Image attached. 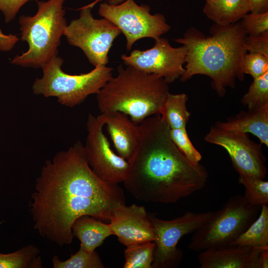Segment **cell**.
<instances>
[{"instance_id": "cell-1", "label": "cell", "mask_w": 268, "mask_h": 268, "mask_svg": "<svg viewBox=\"0 0 268 268\" xmlns=\"http://www.w3.org/2000/svg\"><path fill=\"white\" fill-rule=\"evenodd\" d=\"M122 204H126L123 190L94 174L83 145L78 140L45 162L29 206L34 228L41 236L63 246L72 242L71 227L78 217L89 215L110 220L113 209Z\"/></svg>"}, {"instance_id": "cell-2", "label": "cell", "mask_w": 268, "mask_h": 268, "mask_svg": "<svg viewBox=\"0 0 268 268\" xmlns=\"http://www.w3.org/2000/svg\"><path fill=\"white\" fill-rule=\"evenodd\" d=\"M170 130L160 114L138 124L137 147L128 161L123 182L137 200L174 203L202 189L206 183V169L200 163H193L179 150L170 138Z\"/></svg>"}, {"instance_id": "cell-3", "label": "cell", "mask_w": 268, "mask_h": 268, "mask_svg": "<svg viewBox=\"0 0 268 268\" xmlns=\"http://www.w3.org/2000/svg\"><path fill=\"white\" fill-rule=\"evenodd\" d=\"M206 36L191 27L183 37L174 39L187 49L185 72L180 78L185 82L197 74L212 79L211 86L217 94L223 97L226 88H234L237 79L243 81L242 64L247 53L246 35L240 22L227 25L215 24Z\"/></svg>"}, {"instance_id": "cell-4", "label": "cell", "mask_w": 268, "mask_h": 268, "mask_svg": "<svg viewBox=\"0 0 268 268\" xmlns=\"http://www.w3.org/2000/svg\"><path fill=\"white\" fill-rule=\"evenodd\" d=\"M112 77L97 94L101 113L119 111L139 124L150 116L160 114L169 93L168 83L162 77L127 66L117 67Z\"/></svg>"}, {"instance_id": "cell-5", "label": "cell", "mask_w": 268, "mask_h": 268, "mask_svg": "<svg viewBox=\"0 0 268 268\" xmlns=\"http://www.w3.org/2000/svg\"><path fill=\"white\" fill-rule=\"evenodd\" d=\"M66 0H37L35 15L19 17L20 39L28 43V49L15 56L11 64L42 68L58 56L61 38L67 25L63 7Z\"/></svg>"}, {"instance_id": "cell-6", "label": "cell", "mask_w": 268, "mask_h": 268, "mask_svg": "<svg viewBox=\"0 0 268 268\" xmlns=\"http://www.w3.org/2000/svg\"><path fill=\"white\" fill-rule=\"evenodd\" d=\"M63 60L57 56L42 67V77L37 78L32 85L34 94L55 97L61 104L73 107L89 95L97 94L112 77L113 69L106 66L95 67L87 73L71 75L63 71Z\"/></svg>"}, {"instance_id": "cell-7", "label": "cell", "mask_w": 268, "mask_h": 268, "mask_svg": "<svg viewBox=\"0 0 268 268\" xmlns=\"http://www.w3.org/2000/svg\"><path fill=\"white\" fill-rule=\"evenodd\" d=\"M261 209V205L250 203L242 195L232 196L193 232L189 248L201 252L230 245L257 218Z\"/></svg>"}, {"instance_id": "cell-8", "label": "cell", "mask_w": 268, "mask_h": 268, "mask_svg": "<svg viewBox=\"0 0 268 268\" xmlns=\"http://www.w3.org/2000/svg\"><path fill=\"white\" fill-rule=\"evenodd\" d=\"M93 7L80 8L79 17L67 25L64 35L68 43L80 48L89 63L95 67L106 66L108 53L120 30L109 20L96 19L91 13Z\"/></svg>"}, {"instance_id": "cell-9", "label": "cell", "mask_w": 268, "mask_h": 268, "mask_svg": "<svg viewBox=\"0 0 268 268\" xmlns=\"http://www.w3.org/2000/svg\"><path fill=\"white\" fill-rule=\"evenodd\" d=\"M148 5H138L134 0H126L118 5L101 3L98 13L124 34L126 48L129 51L136 41L144 38L156 40L170 30L163 14H151Z\"/></svg>"}, {"instance_id": "cell-10", "label": "cell", "mask_w": 268, "mask_h": 268, "mask_svg": "<svg viewBox=\"0 0 268 268\" xmlns=\"http://www.w3.org/2000/svg\"><path fill=\"white\" fill-rule=\"evenodd\" d=\"M213 211H187L170 220L160 219L148 214L155 234L154 260L152 268H175L182 262L183 254L177 247L185 235L193 233L204 223Z\"/></svg>"}, {"instance_id": "cell-11", "label": "cell", "mask_w": 268, "mask_h": 268, "mask_svg": "<svg viewBox=\"0 0 268 268\" xmlns=\"http://www.w3.org/2000/svg\"><path fill=\"white\" fill-rule=\"evenodd\" d=\"M208 143L224 148L239 175L264 179L267 171L266 158L261 143L249 138L248 134L212 126L204 136Z\"/></svg>"}, {"instance_id": "cell-12", "label": "cell", "mask_w": 268, "mask_h": 268, "mask_svg": "<svg viewBox=\"0 0 268 268\" xmlns=\"http://www.w3.org/2000/svg\"><path fill=\"white\" fill-rule=\"evenodd\" d=\"M104 123L98 115H88L87 135L84 150L87 162L94 174L102 180L118 184L126 179L129 162L116 154L103 132Z\"/></svg>"}, {"instance_id": "cell-13", "label": "cell", "mask_w": 268, "mask_h": 268, "mask_svg": "<svg viewBox=\"0 0 268 268\" xmlns=\"http://www.w3.org/2000/svg\"><path fill=\"white\" fill-rule=\"evenodd\" d=\"M155 44L146 50L135 49L121 59L130 66L144 72L158 75L169 84L180 78L185 72L187 49L185 46H171L163 37L155 40Z\"/></svg>"}, {"instance_id": "cell-14", "label": "cell", "mask_w": 268, "mask_h": 268, "mask_svg": "<svg viewBox=\"0 0 268 268\" xmlns=\"http://www.w3.org/2000/svg\"><path fill=\"white\" fill-rule=\"evenodd\" d=\"M109 221L113 235L126 247L155 240L152 223L143 206L120 204L113 209Z\"/></svg>"}, {"instance_id": "cell-15", "label": "cell", "mask_w": 268, "mask_h": 268, "mask_svg": "<svg viewBox=\"0 0 268 268\" xmlns=\"http://www.w3.org/2000/svg\"><path fill=\"white\" fill-rule=\"evenodd\" d=\"M200 268H268V247L228 245L200 252Z\"/></svg>"}, {"instance_id": "cell-16", "label": "cell", "mask_w": 268, "mask_h": 268, "mask_svg": "<svg viewBox=\"0 0 268 268\" xmlns=\"http://www.w3.org/2000/svg\"><path fill=\"white\" fill-rule=\"evenodd\" d=\"M99 116L106 126L118 154L128 161L137 147L138 124L133 122L127 114L119 111L102 113Z\"/></svg>"}, {"instance_id": "cell-17", "label": "cell", "mask_w": 268, "mask_h": 268, "mask_svg": "<svg viewBox=\"0 0 268 268\" xmlns=\"http://www.w3.org/2000/svg\"><path fill=\"white\" fill-rule=\"evenodd\" d=\"M214 125L226 130L252 134L259 139L261 144L268 146V104L247 112L241 111L224 122H216Z\"/></svg>"}, {"instance_id": "cell-18", "label": "cell", "mask_w": 268, "mask_h": 268, "mask_svg": "<svg viewBox=\"0 0 268 268\" xmlns=\"http://www.w3.org/2000/svg\"><path fill=\"white\" fill-rule=\"evenodd\" d=\"M72 233L80 242L81 249L92 252L109 236L113 235L111 225L89 215H82L75 220Z\"/></svg>"}, {"instance_id": "cell-19", "label": "cell", "mask_w": 268, "mask_h": 268, "mask_svg": "<svg viewBox=\"0 0 268 268\" xmlns=\"http://www.w3.org/2000/svg\"><path fill=\"white\" fill-rule=\"evenodd\" d=\"M203 12L215 24L235 23L249 12L247 0H205Z\"/></svg>"}, {"instance_id": "cell-20", "label": "cell", "mask_w": 268, "mask_h": 268, "mask_svg": "<svg viewBox=\"0 0 268 268\" xmlns=\"http://www.w3.org/2000/svg\"><path fill=\"white\" fill-rule=\"evenodd\" d=\"M188 95L184 93L168 94L160 115L170 129L186 128L191 116L187 108Z\"/></svg>"}, {"instance_id": "cell-21", "label": "cell", "mask_w": 268, "mask_h": 268, "mask_svg": "<svg viewBox=\"0 0 268 268\" xmlns=\"http://www.w3.org/2000/svg\"><path fill=\"white\" fill-rule=\"evenodd\" d=\"M230 245L246 246L252 248L268 247V207L261 206L257 218Z\"/></svg>"}, {"instance_id": "cell-22", "label": "cell", "mask_w": 268, "mask_h": 268, "mask_svg": "<svg viewBox=\"0 0 268 268\" xmlns=\"http://www.w3.org/2000/svg\"><path fill=\"white\" fill-rule=\"evenodd\" d=\"M40 249L29 244L11 253H0V268H43Z\"/></svg>"}, {"instance_id": "cell-23", "label": "cell", "mask_w": 268, "mask_h": 268, "mask_svg": "<svg viewBox=\"0 0 268 268\" xmlns=\"http://www.w3.org/2000/svg\"><path fill=\"white\" fill-rule=\"evenodd\" d=\"M153 241L134 244L127 246L124 268H152L154 260Z\"/></svg>"}, {"instance_id": "cell-24", "label": "cell", "mask_w": 268, "mask_h": 268, "mask_svg": "<svg viewBox=\"0 0 268 268\" xmlns=\"http://www.w3.org/2000/svg\"><path fill=\"white\" fill-rule=\"evenodd\" d=\"M54 268H103L100 256L95 251L87 252L81 248L75 254L65 261H61L58 256L52 258Z\"/></svg>"}, {"instance_id": "cell-25", "label": "cell", "mask_w": 268, "mask_h": 268, "mask_svg": "<svg viewBox=\"0 0 268 268\" xmlns=\"http://www.w3.org/2000/svg\"><path fill=\"white\" fill-rule=\"evenodd\" d=\"M241 103L248 110L259 108L268 104V71L253 79L248 91L243 95Z\"/></svg>"}, {"instance_id": "cell-26", "label": "cell", "mask_w": 268, "mask_h": 268, "mask_svg": "<svg viewBox=\"0 0 268 268\" xmlns=\"http://www.w3.org/2000/svg\"><path fill=\"white\" fill-rule=\"evenodd\" d=\"M239 184L245 188L244 197L251 203L268 204V182L255 177L239 175Z\"/></svg>"}, {"instance_id": "cell-27", "label": "cell", "mask_w": 268, "mask_h": 268, "mask_svg": "<svg viewBox=\"0 0 268 268\" xmlns=\"http://www.w3.org/2000/svg\"><path fill=\"white\" fill-rule=\"evenodd\" d=\"M169 134L177 148L191 162L196 164L200 163L202 156L191 142L186 128L170 129Z\"/></svg>"}, {"instance_id": "cell-28", "label": "cell", "mask_w": 268, "mask_h": 268, "mask_svg": "<svg viewBox=\"0 0 268 268\" xmlns=\"http://www.w3.org/2000/svg\"><path fill=\"white\" fill-rule=\"evenodd\" d=\"M247 36H256L268 31V11L246 14L240 22Z\"/></svg>"}, {"instance_id": "cell-29", "label": "cell", "mask_w": 268, "mask_h": 268, "mask_svg": "<svg viewBox=\"0 0 268 268\" xmlns=\"http://www.w3.org/2000/svg\"><path fill=\"white\" fill-rule=\"evenodd\" d=\"M242 68L244 74L251 75L253 79L258 78L268 71V57L247 53L243 58Z\"/></svg>"}, {"instance_id": "cell-30", "label": "cell", "mask_w": 268, "mask_h": 268, "mask_svg": "<svg viewBox=\"0 0 268 268\" xmlns=\"http://www.w3.org/2000/svg\"><path fill=\"white\" fill-rule=\"evenodd\" d=\"M247 52L268 57V31L256 36H246Z\"/></svg>"}, {"instance_id": "cell-31", "label": "cell", "mask_w": 268, "mask_h": 268, "mask_svg": "<svg viewBox=\"0 0 268 268\" xmlns=\"http://www.w3.org/2000/svg\"><path fill=\"white\" fill-rule=\"evenodd\" d=\"M38 0H0V11L4 15L6 23L13 20L20 9L29 1Z\"/></svg>"}, {"instance_id": "cell-32", "label": "cell", "mask_w": 268, "mask_h": 268, "mask_svg": "<svg viewBox=\"0 0 268 268\" xmlns=\"http://www.w3.org/2000/svg\"><path fill=\"white\" fill-rule=\"evenodd\" d=\"M16 35L13 34H5L0 29V50L9 51L12 49L18 41Z\"/></svg>"}, {"instance_id": "cell-33", "label": "cell", "mask_w": 268, "mask_h": 268, "mask_svg": "<svg viewBox=\"0 0 268 268\" xmlns=\"http://www.w3.org/2000/svg\"><path fill=\"white\" fill-rule=\"evenodd\" d=\"M249 11L262 13L268 11V0H247Z\"/></svg>"}, {"instance_id": "cell-34", "label": "cell", "mask_w": 268, "mask_h": 268, "mask_svg": "<svg viewBox=\"0 0 268 268\" xmlns=\"http://www.w3.org/2000/svg\"><path fill=\"white\" fill-rule=\"evenodd\" d=\"M102 0H96L95 1L88 4L89 5L93 7L94 5L97 2ZM126 0H108L107 3L112 5H118L124 2Z\"/></svg>"}, {"instance_id": "cell-35", "label": "cell", "mask_w": 268, "mask_h": 268, "mask_svg": "<svg viewBox=\"0 0 268 268\" xmlns=\"http://www.w3.org/2000/svg\"><path fill=\"white\" fill-rule=\"evenodd\" d=\"M2 223V222L0 221V224H1Z\"/></svg>"}]
</instances>
